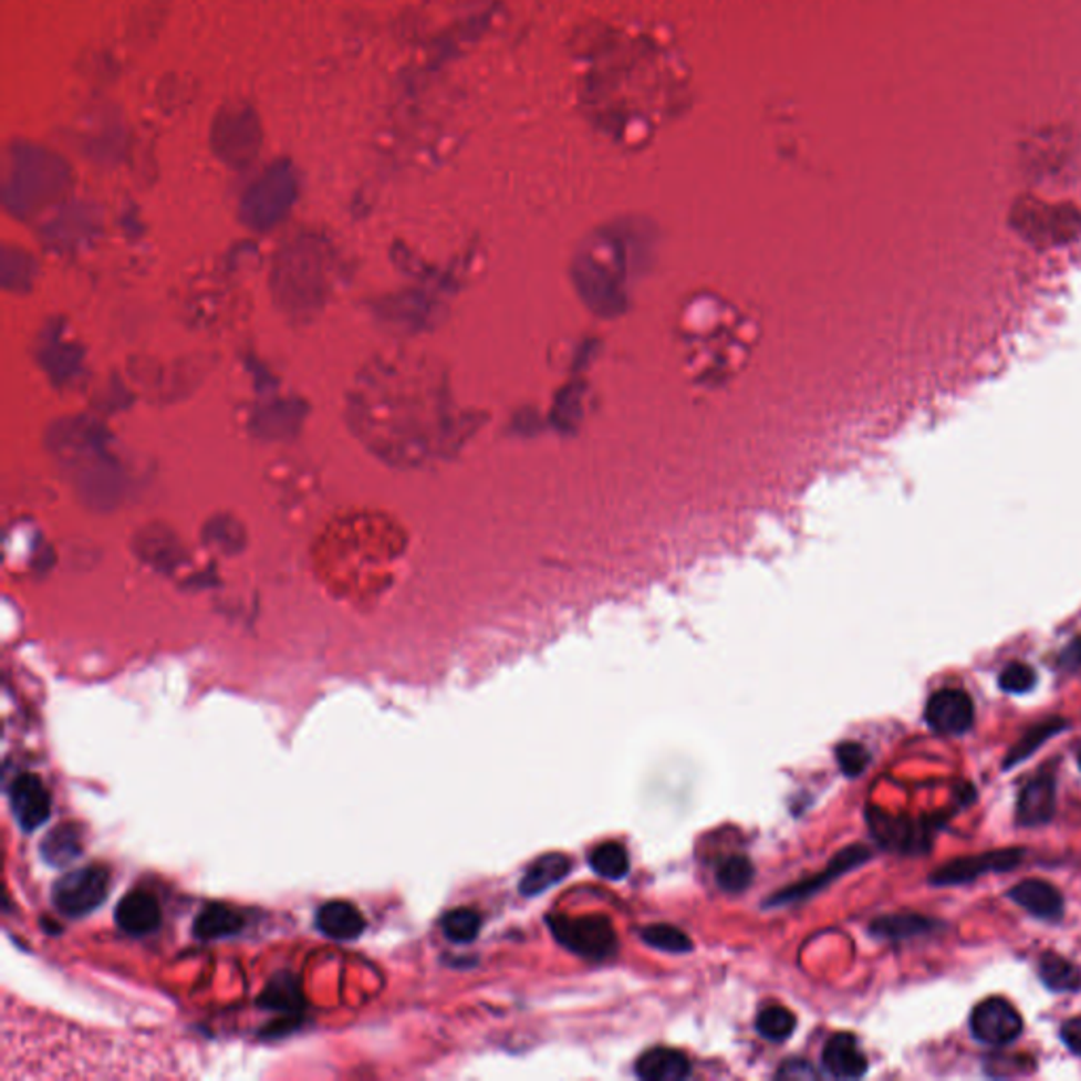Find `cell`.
<instances>
[{
    "instance_id": "obj_26",
    "label": "cell",
    "mask_w": 1081,
    "mask_h": 1081,
    "mask_svg": "<svg viewBox=\"0 0 1081 1081\" xmlns=\"http://www.w3.org/2000/svg\"><path fill=\"white\" fill-rule=\"evenodd\" d=\"M836 759H839V765H841V771L845 776H850V778H855V776H860L869 767L871 755H869V750L862 744H857V741H845V744H841L836 748Z\"/></svg>"
},
{
    "instance_id": "obj_8",
    "label": "cell",
    "mask_w": 1081,
    "mask_h": 1081,
    "mask_svg": "<svg viewBox=\"0 0 1081 1081\" xmlns=\"http://www.w3.org/2000/svg\"><path fill=\"white\" fill-rule=\"evenodd\" d=\"M1057 809V782L1052 776H1039L1020 790L1016 822L1025 829H1037L1052 820Z\"/></svg>"
},
{
    "instance_id": "obj_1",
    "label": "cell",
    "mask_w": 1081,
    "mask_h": 1081,
    "mask_svg": "<svg viewBox=\"0 0 1081 1081\" xmlns=\"http://www.w3.org/2000/svg\"><path fill=\"white\" fill-rule=\"evenodd\" d=\"M111 892V874L102 866H85L64 874L51 887L53 906L66 917H85L93 913Z\"/></svg>"
},
{
    "instance_id": "obj_25",
    "label": "cell",
    "mask_w": 1081,
    "mask_h": 1081,
    "mask_svg": "<svg viewBox=\"0 0 1081 1081\" xmlns=\"http://www.w3.org/2000/svg\"><path fill=\"white\" fill-rule=\"evenodd\" d=\"M1036 683V669L1027 666V664H1020V662L1010 664L999 674V687L1006 693H1014V695H1022V693L1033 689Z\"/></svg>"
},
{
    "instance_id": "obj_5",
    "label": "cell",
    "mask_w": 1081,
    "mask_h": 1081,
    "mask_svg": "<svg viewBox=\"0 0 1081 1081\" xmlns=\"http://www.w3.org/2000/svg\"><path fill=\"white\" fill-rule=\"evenodd\" d=\"M925 720L936 734L962 736L974 725V701L966 690H938L927 701Z\"/></svg>"
},
{
    "instance_id": "obj_15",
    "label": "cell",
    "mask_w": 1081,
    "mask_h": 1081,
    "mask_svg": "<svg viewBox=\"0 0 1081 1081\" xmlns=\"http://www.w3.org/2000/svg\"><path fill=\"white\" fill-rule=\"evenodd\" d=\"M243 927V917L225 904H209L193 923V934L199 940H218L235 936Z\"/></svg>"
},
{
    "instance_id": "obj_29",
    "label": "cell",
    "mask_w": 1081,
    "mask_h": 1081,
    "mask_svg": "<svg viewBox=\"0 0 1081 1081\" xmlns=\"http://www.w3.org/2000/svg\"><path fill=\"white\" fill-rule=\"evenodd\" d=\"M1080 769H1081V752H1080Z\"/></svg>"
},
{
    "instance_id": "obj_14",
    "label": "cell",
    "mask_w": 1081,
    "mask_h": 1081,
    "mask_svg": "<svg viewBox=\"0 0 1081 1081\" xmlns=\"http://www.w3.org/2000/svg\"><path fill=\"white\" fill-rule=\"evenodd\" d=\"M569 873H571V857H567L564 853L541 855L530 864L529 871L520 883V892L524 896H539L555 883H560Z\"/></svg>"
},
{
    "instance_id": "obj_11",
    "label": "cell",
    "mask_w": 1081,
    "mask_h": 1081,
    "mask_svg": "<svg viewBox=\"0 0 1081 1081\" xmlns=\"http://www.w3.org/2000/svg\"><path fill=\"white\" fill-rule=\"evenodd\" d=\"M822 1064L832 1078L839 1080H857L869 1071V1060L850 1033H839L830 1039L822 1052Z\"/></svg>"
},
{
    "instance_id": "obj_6",
    "label": "cell",
    "mask_w": 1081,
    "mask_h": 1081,
    "mask_svg": "<svg viewBox=\"0 0 1081 1081\" xmlns=\"http://www.w3.org/2000/svg\"><path fill=\"white\" fill-rule=\"evenodd\" d=\"M9 803L15 822L25 832L41 829L51 815V797L43 780L32 773H22L9 788Z\"/></svg>"
},
{
    "instance_id": "obj_19",
    "label": "cell",
    "mask_w": 1081,
    "mask_h": 1081,
    "mask_svg": "<svg viewBox=\"0 0 1081 1081\" xmlns=\"http://www.w3.org/2000/svg\"><path fill=\"white\" fill-rule=\"evenodd\" d=\"M1062 729H1067V723L1062 718H1050L1041 725H1036L1027 736L1022 737L1016 748H1012V752L1006 757V769H1010L1014 765H1020L1022 760L1029 759L1033 752H1037L1041 748V744H1046L1050 737L1057 736Z\"/></svg>"
},
{
    "instance_id": "obj_22",
    "label": "cell",
    "mask_w": 1081,
    "mask_h": 1081,
    "mask_svg": "<svg viewBox=\"0 0 1081 1081\" xmlns=\"http://www.w3.org/2000/svg\"><path fill=\"white\" fill-rule=\"evenodd\" d=\"M797 1029V1016L782 1006H769L757 1018V1031L765 1039L782 1043L790 1039Z\"/></svg>"
},
{
    "instance_id": "obj_3",
    "label": "cell",
    "mask_w": 1081,
    "mask_h": 1081,
    "mask_svg": "<svg viewBox=\"0 0 1081 1081\" xmlns=\"http://www.w3.org/2000/svg\"><path fill=\"white\" fill-rule=\"evenodd\" d=\"M971 1036L989 1046H1006L1022 1033V1018L1004 997H989L978 1004L969 1018Z\"/></svg>"
},
{
    "instance_id": "obj_27",
    "label": "cell",
    "mask_w": 1081,
    "mask_h": 1081,
    "mask_svg": "<svg viewBox=\"0 0 1081 1081\" xmlns=\"http://www.w3.org/2000/svg\"><path fill=\"white\" fill-rule=\"evenodd\" d=\"M262 1001L276 1010H292L300 1006L299 990L290 980H276L262 995Z\"/></svg>"
},
{
    "instance_id": "obj_16",
    "label": "cell",
    "mask_w": 1081,
    "mask_h": 1081,
    "mask_svg": "<svg viewBox=\"0 0 1081 1081\" xmlns=\"http://www.w3.org/2000/svg\"><path fill=\"white\" fill-rule=\"evenodd\" d=\"M83 853V834L72 824H60L41 843V855L49 866L62 869Z\"/></svg>"
},
{
    "instance_id": "obj_2",
    "label": "cell",
    "mask_w": 1081,
    "mask_h": 1081,
    "mask_svg": "<svg viewBox=\"0 0 1081 1081\" xmlns=\"http://www.w3.org/2000/svg\"><path fill=\"white\" fill-rule=\"evenodd\" d=\"M548 923L558 943L564 944L569 950L585 959L602 962L613 957L617 950V936L611 921L606 917L600 915L579 917V919L552 917Z\"/></svg>"
},
{
    "instance_id": "obj_7",
    "label": "cell",
    "mask_w": 1081,
    "mask_h": 1081,
    "mask_svg": "<svg viewBox=\"0 0 1081 1081\" xmlns=\"http://www.w3.org/2000/svg\"><path fill=\"white\" fill-rule=\"evenodd\" d=\"M869 822L873 827L876 841H881L883 848L906 853L925 852L929 848V829L925 824H915L908 818H894L883 811L869 813Z\"/></svg>"
},
{
    "instance_id": "obj_4",
    "label": "cell",
    "mask_w": 1081,
    "mask_h": 1081,
    "mask_svg": "<svg viewBox=\"0 0 1081 1081\" xmlns=\"http://www.w3.org/2000/svg\"><path fill=\"white\" fill-rule=\"evenodd\" d=\"M1022 860V850H1001V852L980 853L962 860H953L929 874L932 885H964L989 873H1008Z\"/></svg>"
},
{
    "instance_id": "obj_12",
    "label": "cell",
    "mask_w": 1081,
    "mask_h": 1081,
    "mask_svg": "<svg viewBox=\"0 0 1081 1081\" xmlns=\"http://www.w3.org/2000/svg\"><path fill=\"white\" fill-rule=\"evenodd\" d=\"M318 927L332 940H355L364 934L366 919L349 902H328L318 911Z\"/></svg>"
},
{
    "instance_id": "obj_21",
    "label": "cell",
    "mask_w": 1081,
    "mask_h": 1081,
    "mask_svg": "<svg viewBox=\"0 0 1081 1081\" xmlns=\"http://www.w3.org/2000/svg\"><path fill=\"white\" fill-rule=\"evenodd\" d=\"M590 864L594 873L611 881H620L630 873V855L620 843L599 845L590 855Z\"/></svg>"
},
{
    "instance_id": "obj_9",
    "label": "cell",
    "mask_w": 1081,
    "mask_h": 1081,
    "mask_svg": "<svg viewBox=\"0 0 1081 1081\" xmlns=\"http://www.w3.org/2000/svg\"><path fill=\"white\" fill-rule=\"evenodd\" d=\"M118 927L129 936H148L162 925V906L146 892H129L115 911Z\"/></svg>"
},
{
    "instance_id": "obj_28",
    "label": "cell",
    "mask_w": 1081,
    "mask_h": 1081,
    "mask_svg": "<svg viewBox=\"0 0 1081 1081\" xmlns=\"http://www.w3.org/2000/svg\"><path fill=\"white\" fill-rule=\"evenodd\" d=\"M1060 1037H1062V1041L1067 1043V1048H1069L1073 1054L1081 1057V1018H1071V1020H1067V1022L1062 1025V1029H1060Z\"/></svg>"
},
{
    "instance_id": "obj_10",
    "label": "cell",
    "mask_w": 1081,
    "mask_h": 1081,
    "mask_svg": "<svg viewBox=\"0 0 1081 1081\" xmlns=\"http://www.w3.org/2000/svg\"><path fill=\"white\" fill-rule=\"evenodd\" d=\"M1008 897L1037 919H1059L1064 911V900L1059 890L1041 879H1027L1014 885Z\"/></svg>"
},
{
    "instance_id": "obj_18",
    "label": "cell",
    "mask_w": 1081,
    "mask_h": 1081,
    "mask_svg": "<svg viewBox=\"0 0 1081 1081\" xmlns=\"http://www.w3.org/2000/svg\"><path fill=\"white\" fill-rule=\"evenodd\" d=\"M932 927H934V921L925 919L919 915H890V917H881V919L874 921L871 925V932L881 938L900 940V938H911L917 934L932 932Z\"/></svg>"
},
{
    "instance_id": "obj_13",
    "label": "cell",
    "mask_w": 1081,
    "mask_h": 1081,
    "mask_svg": "<svg viewBox=\"0 0 1081 1081\" xmlns=\"http://www.w3.org/2000/svg\"><path fill=\"white\" fill-rule=\"evenodd\" d=\"M636 1073L646 1081H683L690 1075V1062L678 1050L655 1048L638 1059Z\"/></svg>"
},
{
    "instance_id": "obj_20",
    "label": "cell",
    "mask_w": 1081,
    "mask_h": 1081,
    "mask_svg": "<svg viewBox=\"0 0 1081 1081\" xmlns=\"http://www.w3.org/2000/svg\"><path fill=\"white\" fill-rule=\"evenodd\" d=\"M480 927H482V919L471 908H455L446 913L441 919V932L450 943H474L480 934Z\"/></svg>"
},
{
    "instance_id": "obj_24",
    "label": "cell",
    "mask_w": 1081,
    "mask_h": 1081,
    "mask_svg": "<svg viewBox=\"0 0 1081 1081\" xmlns=\"http://www.w3.org/2000/svg\"><path fill=\"white\" fill-rule=\"evenodd\" d=\"M643 940L646 944H651L653 948L667 950V953H687V950L693 948L689 936L685 932H680L678 927H672V925H651V927H645L643 929Z\"/></svg>"
},
{
    "instance_id": "obj_23",
    "label": "cell",
    "mask_w": 1081,
    "mask_h": 1081,
    "mask_svg": "<svg viewBox=\"0 0 1081 1081\" xmlns=\"http://www.w3.org/2000/svg\"><path fill=\"white\" fill-rule=\"evenodd\" d=\"M752 876H755V869L746 855L727 857L716 871L718 885L729 894H739V892L748 890L752 883Z\"/></svg>"
},
{
    "instance_id": "obj_17",
    "label": "cell",
    "mask_w": 1081,
    "mask_h": 1081,
    "mask_svg": "<svg viewBox=\"0 0 1081 1081\" xmlns=\"http://www.w3.org/2000/svg\"><path fill=\"white\" fill-rule=\"evenodd\" d=\"M1039 978L1054 992H1075L1081 989V971L1057 953L1039 957Z\"/></svg>"
}]
</instances>
